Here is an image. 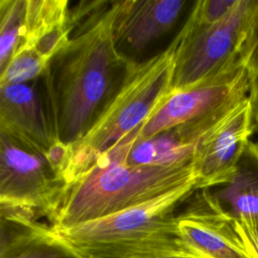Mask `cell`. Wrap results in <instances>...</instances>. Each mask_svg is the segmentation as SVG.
Masks as SVG:
<instances>
[{
  "instance_id": "obj_6",
  "label": "cell",
  "mask_w": 258,
  "mask_h": 258,
  "mask_svg": "<svg viewBox=\"0 0 258 258\" xmlns=\"http://www.w3.org/2000/svg\"><path fill=\"white\" fill-rule=\"evenodd\" d=\"M64 198V186L45 158L0 133V204L28 210L52 225Z\"/></svg>"
},
{
  "instance_id": "obj_8",
  "label": "cell",
  "mask_w": 258,
  "mask_h": 258,
  "mask_svg": "<svg viewBox=\"0 0 258 258\" xmlns=\"http://www.w3.org/2000/svg\"><path fill=\"white\" fill-rule=\"evenodd\" d=\"M180 242L194 258H253L238 223L210 188L196 189L176 215Z\"/></svg>"
},
{
  "instance_id": "obj_20",
  "label": "cell",
  "mask_w": 258,
  "mask_h": 258,
  "mask_svg": "<svg viewBox=\"0 0 258 258\" xmlns=\"http://www.w3.org/2000/svg\"><path fill=\"white\" fill-rule=\"evenodd\" d=\"M243 239L253 258H258V227L238 224Z\"/></svg>"
},
{
  "instance_id": "obj_22",
  "label": "cell",
  "mask_w": 258,
  "mask_h": 258,
  "mask_svg": "<svg viewBox=\"0 0 258 258\" xmlns=\"http://www.w3.org/2000/svg\"><path fill=\"white\" fill-rule=\"evenodd\" d=\"M151 258H192V257L181 256V255H168V256H157V257H151Z\"/></svg>"
},
{
  "instance_id": "obj_18",
  "label": "cell",
  "mask_w": 258,
  "mask_h": 258,
  "mask_svg": "<svg viewBox=\"0 0 258 258\" xmlns=\"http://www.w3.org/2000/svg\"><path fill=\"white\" fill-rule=\"evenodd\" d=\"M74 147L58 138H54L48 147L44 158L55 176V178L63 184L64 192L69 182V177L73 164Z\"/></svg>"
},
{
  "instance_id": "obj_1",
  "label": "cell",
  "mask_w": 258,
  "mask_h": 258,
  "mask_svg": "<svg viewBox=\"0 0 258 258\" xmlns=\"http://www.w3.org/2000/svg\"><path fill=\"white\" fill-rule=\"evenodd\" d=\"M116 1L87 20L50 61L41 77L42 94L54 138L76 144L105 104L113 72L124 66L114 32Z\"/></svg>"
},
{
  "instance_id": "obj_3",
  "label": "cell",
  "mask_w": 258,
  "mask_h": 258,
  "mask_svg": "<svg viewBox=\"0 0 258 258\" xmlns=\"http://www.w3.org/2000/svg\"><path fill=\"white\" fill-rule=\"evenodd\" d=\"M196 183L190 181L143 204L55 230L84 258L191 257L180 242L176 215L177 208L196 190Z\"/></svg>"
},
{
  "instance_id": "obj_17",
  "label": "cell",
  "mask_w": 258,
  "mask_h": 258,
  "mask_svg": "<svg viewBox=\"0 0 258 258\" xmlns=\"http://www.w3.org/2000/svg\"><path fill=\"white\" fill-rule=\"evenodd\" d=\"M238 0H200L194 7L184 24L204 26L214 24L223 19L236 5Z\"/></svg>"
},
{
  "instance_id": "obj_12",
  "label": "cell",
  "mask_w": 258,
  "mask_h": 258,
  "mask_svg": "<svg viewBox=\"0 0 258 258\" xmlns=\"http://www.w3.org/2000/svg\"><path fill=\"white\" fill-rule=\"evenodd\" d=\"M183 0L116 1L114 32L117 47L127 45L134 51L169 30L184 5Z\"/></svg>"
},
{
  "instance_id": "obj_5",
  "label": "cell",
  "mask_w": 258,
  "mask_h": 258,
  "mask_svg": "<svg viewBox=\"0 0 258 258\" xmlns=\"http://www.w3.org/2000/svg\"><path fill=\"white\" fill-rule=\"evenodd\" d=\"M258 0H238L220 21L204 26L183 24L175 46L173 90H184L222 72L239 59Z\"/></svg>"
},
{
  "instance_id": "obj_10",
  "label": "cell",
  "mask_w": 258,
  "mask_h": 258,
  "mask_svg": "<svg viewBox=\"0 0 258 258\" xmlns=\"http://www.w3.org/2000/svg\"><path fill=\"white\" fill-rule=\"evenodd\" d=\"M37 81L0 86V133L44 157L54 136Z\"/></svg>"
},
{
  "instance_id": "obj_14",
  "label": "cell",
  "mask_w": 258,
  "mask_h": 258,
  "mask_svg": "<svg viewBox=\"0 0 258 258\" xmlns=\"http://www.w3.org/2000/svg\"><path fill=\"white\" fill-rule=\"evenodd\" d=\"M210 189L238 224L258 227V142L250 140L231 178Z\"/></svg>"
},
{
  "instance_id": "obj_19",
  "label": "cell",
  "mask_w": 258,
  "mask_h": 258,
  "mask_svg": "<svg viewBox=\"0 0 258 258\" xmlns=\"http://www.w3.org/2000/svg\"><path fill=\"white\" fill-rule=\"evenodd\" d=\"M239 58L251 79L258 77V1L245 33Z\"/></svg>"
},
{
  "instance_id": "obj_2",
  "label": "cell",
  "mask_w": 258,
  "mask_h": 258,
  "mask_svg": "<svg viewBox=\"0 0 258 258\" xmlns=\"http://www.w3.org/2000/svg\"><path fill=\"white\" fill-rule=\"evenodd\" d=\"M141 126L102 154L68 188L55 221L50 226L56 230L71 228L143 204L177 186L197 181L192 161L171 165L130 164L128 155L139 138Z\"/></svg>"
},
{
  "instance_id": "obj_21",
  "label": "cell",
  "mask_w": 258,
  "mask_h": 258,
  "mask_svg": "<svg viewBox=\"0 0 258 258\" xmlns=\"http://www.w3.org/2000/svg\"><path fill=\"white\" fill-rule=\"evenodd\" d=\"M248 98L252 109L255 128L258 129V77L251 79Z\"/></svg>"
},
{
  "instance_id": "obj_4",
  "label": "cell",
  "mask_w": 258,
  "mask_h": 258,
  "mask_svg": "<svg viewBox=\"0 0 258 258\" xmlns=\"http://www.w3.org/2000/svg\"><path fill=\"white\" fill-rule=\"evenodd\" d=\"M175 46L137 62L126 59L119 88L101 107L94 122L74 147L68 188L107 150L141 126L173 92Z\"/></svg>"
},
{
  "instance_id": "obj_16",
  "label": "cell",
  "mask_w": 258,
  "mask_h": 258,
  "mask_svg": "<svg viewBox=\"0 0 258 258\" xmlns=\"http://www.w3.org/2000/svg\"><path fill=\"white\" fill-rule=\"evenodd\" d=\"M49 61L34 48L18 46L7 66L0 71V86L26 84L43 76Z\"/></svg>"
},
{
  "instance_id": "obj_7",
  "label": "cell",
  "mask_w": 258,
  "mask_h": 258,
  "mask_svg": "<svg viewBox=\"0 0 258 258\" xmlns=\"http://www.w3.org/2000/svg\"><path fill=\"white\" fill-rule=\"evenodd\" d=\"M251 78L240 58L196 86L171 93L143 123L139 140L149 139L179 124L235 107L249 95Z\"/></svg>"
},
{
  "instance_id": "obj_15",
  "label": "cell",
  "mask_w": 258,
  "mask_h": 258,
  "mask_svg": "<svg viewBox=\"0 0 258 258\" xmlns=\"http://www.w3.org/2000/svg\"><path fill=\"white\" fill-rule=\"evenodd\" d=\"M24 18L25 0H0V71L22 41Z\"/></svg>"
},
{
  "instance_id": "obj_11",
  "label": "cell",
  "mask_w": 258,
  "mask_h": 258,
  "mask_svg": "<svg viewBox=\"0 0 258 258\" xmlns=\"http://www.w3.org/2000/svg\"><path fill=\"white\" fill-rule=\"evenodd\" d=\"M0 213V258H84L34 213L1 204Z\"/></svg>"
},
{
  "instance_id": "obj_13",
  "label": "cell",
  "mask_w": 258,
  "mask_h": 258,
  "mask_svg": "<svg viewBox=\"0 0 258 258\" xmlns=\"http://www.w3.org/2000/svg\"><path fill=\"white\" fill-rule=\"evenodd\" d=\"M67 0H25L24 33L19 46L34 48L50 61L71 40L74 29Z\"/></svg>"
},
{
  "instance_id": "obj_9",
  "label": "cell",
  "mask_w": 258,
  "mask_h": 258,
  "mask_svg": "<svg viewBox=\"0 0 258 258\" xmlns=\"http://www.w3.org/2000/svg\"><path fill=\"white\" fill-rule=\"evenodd\" d=\"M254 130L247 97L199 145L192 158L196 189L214 188L231 178Z\"/></svg>"
}]
</instances>
